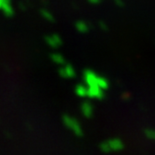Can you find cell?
<instances>
[{
	"mask_svg": "<svg viewBox=\"0 0 155 155\" xmlns=\"http://www.w3.org/2000/svg\"><path fill=\"white\" fill-rule=\"evenodd\" d=\"M62 119H63L64 124L66 125L69 129H71L73 131L77 136H82V135H83V131H82L80 124L78 123V121L75 119V118L69 116V115H63Z\"/></svg>",
	"mask_w": 155,
	"mask_h": 155,
	"instance_id": "1",
	"label": "cell"
},
{
	"mask_svg": "<svg viewBox=\"0 0 155 155\" xmlns=\"http://www.w3.org/2000/svg\"><path fill=\"white\" fill-rule=\"evenodd\" d=\"M87 97L96 98V99H103L104 98V90L98 84L89 85Z\"/></svg>",
	"mask_w": 155,
	"mask_h": 155,
	"instance_id": "2",
	"label": "cell"
},
{
	"mask_svg": "<svg viewBox=\"0 0 155 155\" xmlns=\"http://www.w3.org/2000/svg\"><path fill=\"white\" fill-rule=\"evenodd\" d=\"M59 75L62 78L65 79H70V78H74L75 75H76V72H75L74 67L70 64H64L61 65V67L59 68Z\"/></svg>",
	"mask_w": 155,
	"mask_h": 155,
	"instance_id": "3",
	"label": "cell"
},
{
	"mask_svg": "<svg viewBox=\"0 0 155 155\" xmlns=\"http://www.w3.org/2000/svg\"><path fill=\"white\" fill-rule=\"evenodd\" d=\"M45 41H46V43L49 45V47L54 48V49L55 48H59L62 45V43H63V41H62L61 37L58 34L47 35L45 37Z\"/></svg>",
	"mask_w": 155,
	"mask_h": 155,
	"instance_id": "4",
	"label": "cell"
},
{
	"mask_svg": "<svg viewBox=\"0 0 155 155\" xmlns=\"http://www.w3.org/2000/svg\"><path fill=\"white\" fill-rule=\"evenodd\" d=\"M98 76H99V75L95 73L94 71L90 70V69H86V70H84L83 72V79H84L85 84H86L87 86L97 84Z\"/></svg>",
	"mask_w": 155,
	"mask_h": 155,
	"instance_id": "5",
	"label": "cell"
},
{
	"mask_svg": "<svg viewBox=\"0 0 155 155\" xmlns=\"http://www.w3.org/2000/svg\"><path fill=\"white\" fill-rule=\"evenodd\" d=\"M106 143L109 147L110 152H113V151H120L124 148V144L123 142L118 139V138H112V139H109L108 141H106Z\"/></svg>",
	"mask_w": 155,
	"mask_h": 155,
	"instance_id": "6",
	"label": "cell"
},
{
	"mask_svg": "<svg viewBox=\"0 0 155 155\" xmlns=\"http://www.w3.org/2000/svg\"><path fill=\"white\" fill-rule=\"evenodd\" d=\"M81 112H82V114L87 118H90L92 116V114H93V106H92V104L90 102L84 101L83 103L81 104Z\"/></svg>",
	"mask_w": 155,
	"mask_h": 155,
	"instance_id": "7",
	"label": "cell"
},
{
	"mask_svg": "<svg viewBox=\"0 0 155 155\" xmlns=\"http://www.w3.org/2000/svg\"><path fill=\"white\" fill-rule=\"evenodd\" d=\"M75 29H76L79 33H87L89 31V25L87 22L79 20L75 23Z\"/></svg>",
	"mask_w": 155,
	"mask_h": 155,
	"instance_id": "8",
	"label": "cell"
},
{
	"mask_svg": "<svg viewBox=\"0 0 155 155\" xmlns=\"http://www.w3.org/2000/svg\"><path fill=\"white\" fill-rule=\"evenodd\" d=\"M75 93L79 97H86L88 94V86L84 84H78L75 87Z\"/></svg>",
	"mask_w": 155,
	"mask_h": 155,
	"instance_id": "9",
	"label": "cell"
},
{
	"mask_svg": "<svg viewBox=\"0 0 155 155\" xmlns=\"http://www.w3.org/2000/svg\"><path fill=\"white\" fill-rule=\"evenodd\" d=\"M50 58H51V61L54 62V63L57 65H60L61 66V65L65 64V58L59 53H52L50 55Z\"/></svg>",
	"mask_w": 155,
	"mask_h": 155,
	"instance_id": "10",
	"label": "cell"
},
{
	"mask_svg": "<svg viewBox=\"0 0 155 155\" xmlns=\"http://www.w3.org/2000/svg\"><path fill=\"white\" fill-rule=\"evenodd\" d=\"M40 14H41V16L45 19L46 21L54 22V20H55L53 14H52V13L49 11V10H47V9H41Z\"/></svg>",
	"mask_w": 155,
	"mask_h": 155,
	"instance_id": "11",
	"label": "cell"
},
{
	"mask_svg": "<svg viewBox=\"0 0 155 155\" xmlns=\"http://www.w3.org/2000/svg\"><path fill=\"white\" fill-rule=\"evenodd\" d=\"M97 84L103 89V90H106L109 87V82L105 77L103 76H98V80H97Z\"/></svg>",
	"mask_w": 155,
	"mask_h": 155,
	"instance_id": "12",
	"label": "cell"
},
{
	"mask_svg": "<svg viewBox=\"0 0 155 155\" xmlns=\"http://www.w3.org/2000/svg\"><path fill=\"white\" fill-rule=\"evenodd\" d=\"M144 134L148 139L155 140V129H152V128H146V129L144 130Z\"/></svg>",
	"mask_w": 155,
	"mask_h": 155,
	"instance_id": "13",
	"label": "cell"
},
{
	"mask_svg": "<svg viewBox=\"0 0 155 155\" xmlns=\"http://www.w3.org/2000/svg\"><path fill=\"white\" fill-rule=\"evenodd\" d=\"M99 26H100V28L102 29V30H104V31H107L108 30V26L106 25V23L103 22V21H100L99 22Z\"/></svg>",
	"mask_w": 155,
	"mask_h": 155,
	"instance_id": "14",
	"label": "cell"
},
{
	"mask_svg": "<svg viewBox=\"0 0 155 155\" xmlns=\"http://www.w3.org/2000/svg\"><path fill=\"white\" fill-rule=\"evenodd\" d=\"M114 2H115V4L118 6V7H124V5H125L123 0H114Z\"/></svg>",
	"mask_w": 155,
	"mask_h": 155,
	"instance_id": "15",
	"label": "cell"
},
{
	"mask_svg": "<svg viewBox=\"0 0 155 155\" xmlns=\"http://www.w3.org/2000/svg\"><path fill=\"white\" fill-rule=\"evenodd\" d=\"M88 1L92 3V4H98V3L101 2V0H88Z\"/></svg>",
	"mask_w": 155,
	"mask_h": 155,
	"instance_id": "16",
	"label": "cell"
},
{
	"mask_svg": "<svg viewBox=\"0 0 155 155\" xmlns=\"http://www.w3.org/2000/svg\"><path fill=\"white\" fill-rule=\"evenodd\" d=\"M5 0H0V9L2 8V5H3V3H4Z\"/></svg>",
	"mask_w": 155,
	"mask_h": 155,
	"instance_id": "17",
	"label": "cell"
}]
</instances>
